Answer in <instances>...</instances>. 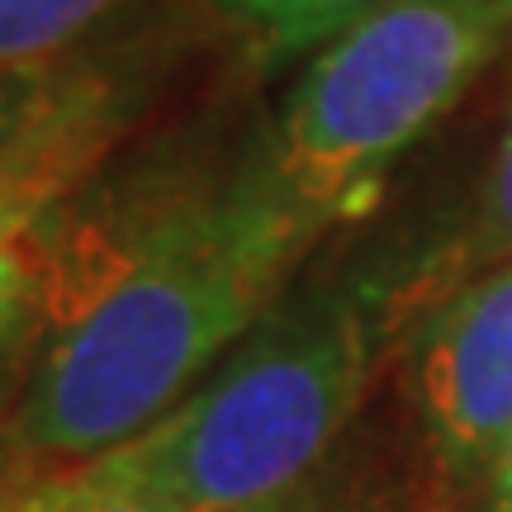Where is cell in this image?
Returning <instances> with one entry per match:
<instances>
[{
  "instance_id": "obj_11",
  "label": "cell",
  "mask_w": 512,
  "mask_h": 512,
  "mask_svg": "<svg viewBox=\"0 0 512 512\" xmlns=\"http://www.w3.org/2000/svg\"><path fill=\"white\" fill-rule=\"evenodd\" d=\"M479 512H512V441H508V451H503V460H498L494 479H489V494H484V508Z\"/></svg>"
},
{
  "instance_id": "obj_1",
  "label": "cell",
  "mask_w": 512,
  "mask_h": 512,
  "mask_svg": "<svg viewBox=\"0 0 512 512\" xmlns=\"http://www.w3.org/2000/svg\"><path fill=\"white\" fill-rule=\"evenodd\" d=\"M318 242L275 171L266 114L238 185L195 233L38 332L0 422V503L157 427L247 337Z\"/></svg>"
},
{
  "instance_id": "obj_8",
  "label": "cell",
  "mask_w": 512,
  "mask_h": 512,
  "mask_svg": "<svg viewBox=\"0 0 512 512\" xmlns=\"http://www.w3.org/2000/svg\"><path fill=\"white\" fill-rule=\"evenodd\" d=\"M15 498H29L34 512H171L157 494H147L138 479H128L110 456L76 465L67 475L34 484Z\"/></svg>"
},
{
  "instance_id": "obj_9",
  "label": "cell",
  "mask_w": 512,
  "mask_h": 512,
  "mask_svg": "<svg viewBox=\"0 0 512 512\" xmlns=\"http://www.w3.org/2000/svg\"><path fill=\"white\" fill-rule=\"evenodd\" d=\"M57 81V57L38 62V67H0V157L15 147V138L34 124L43 100L53 95Z\"/></svg>"
},
{
  "instance_id": "obj_10",
  "label": "cell",
  "mask_w": 512,
  "mask_h": 512,
  "mask_svg": "<svg viewBox=\"0 0 512 512\" xmlns=\"http://www.w3.org/2000/svg\"><path fill=\"white\" fill-rule=\"evenodd\" d=\"M34 342H38L34 323L0 342V422L10 418V408H15V399H19V384H24L29 361H34Z\"/></svg>"
},
{
  "instance_id": "obj_12",
  "label": "cell",
  "mask_w": 512,
  "mask_h": 512,
  "mask_svg": "<svg viewBox=\"0 0 512 512\" xmlns=\"http://www.w3.org/2000/svg\"><path fill=\"white\" fill-rule=\"evenodd\" d=\"M0 512H34V503H29V498H5Z\"/></svg>"
},
{
  "instance_id": "obj_4",
  "label": "cell",
  "mask_w": 512,
  "mask_h": 512,
  "mask_svg": "<svg viewBox=\"0 0 512 512\" xmlns=\"http://www.w3.org/2000/svg\"><path fill=\"white\" fill-rule=\"evenodd\" d=\"M399 356L427 508L479 512L512 441V261L422 313Z\"/></svg>"
},
{
  "instance_id": "obj_3",
  "label": "cell",
  "mask_w": 512,
  "mask_h": 512,
  "mask_svg": "<svg viewBox=\"0 0 512 512\" xmlns=\"http://www.w3.org/2000/svg\"><path fill=\"white\" fill-rule=\"evenodd\" d=\"M266 114L238 124L233 114L204 110L176 128L128 143L15 242L29 285L34 328L48 332L119 285L128 271L195 233L238 185L261 138Z\"/></svg>"
},
{
  "instance_id": "obj_5",
  "label": "cell",
  "mask_w": 512,
  "mask_h": 512,
  "mask_svg": "<svg viewBox=\"0 0 512 512\" xmlns=\"http://www.w3.org/2000/svg\"><path fill=\"white\" fill-rule=\"evenodd\" d=\"M503 261H512V114L479 171L470 204L451 219H437V228L427 233L422 261L408 285V332L451 290H460L465 280L494 271Z\"/></svg>"
},
{
  "instance_id": "obj_6",
  "label": "cell",
  "mask_w": 512,
  "mask_h": 512,
  "mask_svg": "<svg viewBox=\"0 0 512 512\" xmlns=\"http://www.w3.org/2000/svg\"><path fill=\"white\" fill-rule=\"evenodd\" d=\"M266 512H432L408 437L389 422H356L337 451L294 494Z\"/></svg>"
},
{
  "instance_id": "obj_2",
  "label": "cell",
  "mask_w": 512,
  "mask_h": 512,
  "mask_svg": "<svg viewBox=\"0 0 512 512\" xmlns=\"http://www.w3.org/2000/svg\"><path fill=\"white\" fill-rule=\"evenodd\" d=\"M432 228H384L294 275L247 337L110 460L171 512H266L356 432L408 337Z\"/></svg>"
},
{
  "instance_id": "obj_7",
  "label": "cell",
  "mask_w": 512,
  "mask_h": 512,
  "mask_svg": "<svg viewBox=\"0 0 512 512\" xmlns=\"http://www.w3.org/2000/svg\"><path fill=\"white\" fill-rule=\"evenodd\" d=\"M128 0H0V67H38L81 48Z\"/></svg>"
}]
</instances>
